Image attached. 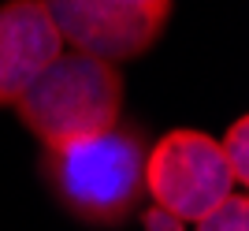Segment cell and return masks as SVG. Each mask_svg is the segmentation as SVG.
<instances>
[{
	"label": "cell",
	"instance_id": "cell-8",
	"mask_svg": "<svg viewBox=\"0 0 249 231\" xmlns=\"http://www.w3.org/2000/svg\"><path fill=\"white\" fill-rule=\"evenodd\" d=\"M138 216H142L145 231H186V224H182V220H175L171 212L156 209V205H145V209L138 212Z\"/></svg>",
	"mask_w": 249,
	"mask_h": 231
},
{
	"label": "cell",
	"instance_id": "cell-1",
	"mask_svg": "<svg viewBox=\"0 0 249 231\" xmlns=\"http://www.w3.org/2000/svg\"><path fill=\"white\" fill-rule=\"evenodd\" d=\"M149 131L119 119L112 131L67 149H41L37 172L45 190L67 216L89 228H126L145 209Z\"/></svg>",
	"mask_w": 249,
	"mask_h": 231
},
{
	"label": "cell",
	"instance_id": "cell-4",
	"mask_svg": "<svg viewBox=\"0 0 249 231\" xmlns=\"http://www.w3.org/2000/svg\"><path fill=\"white\" fill-rule=\"evenodd\" d=\"M63 45L126 63L164 38L175 0H45Z\"/></svg>",
	"mask_w": 249,
	"mask_h": 231
},
{
	"label": "cell",
	"instance_id": "cell-5",
	"mask_svg": "<svg viewBox=\"0 0 249 231\" xmlns=\"http://www.w3.org/2000/svg\"><path fill=\"white\" fill-rule=\"evenodd\" d=\"M60 30L45 0L0 4V108H11L63 53Z\"/></svg>",
	"mask_w": 249,
	"mask_h": 231
},
{
	"label": "cell",
	"instance_id": "cell-2",
	"mask_svg": "<svg viewBox=\"0 0 249 231\" xmlns=\"http://www.w3.org/2000/svg\"><path fill=\"white\" fill-rule=\"evenodd\" d=\"M123 86L119 63L63 49L11 108L41 149H67L112 131L123 119Z\"/></svg>",
	"mask_w": 249,
	"mask_h": 231
},
{
	"label": "cell",
	"instance_id": "cell-6",
	"mask_svg": "<svg viewBox=\"0 0 249 231\" xmlns=\"http://www.w3.org/2000/svg\"><path fill=\"white\" fill-rule=\"evenodd\" d=\"M194 228L197 231H249V198L246 194H227Z\"/></svg>",
	"mask_w": 249,
	"mask_h": 231
},
{
	"label": "cell",
	"instance_id": "cell-7",
	"mask_svg": "<svg viewBox=\"0 0 249 231\" xmlns=\"http://www.w3.org/2000/svg\"><path fill=\"white\" fill-rule=\"evenodd\" d=\"M219 149H223V157H227V168L234 175L238 187L249 183V119L238 116L234 123L227 127V135L219 138Z\"/></svg>",
	"mask_w": 249,
	"mask_h": 231
},
{
	"label": "cell",
	"instance_id": "cell-3",
	"mask_svg": "<svg viewBox=\"0 0 249 231\" xmlns=\"http://www.w3.org/2000/svg\"><path fill=\"white\" fill-rule=\"evenodd\" d=\"M227 194H234V175L219 149V138L194 127H175L149 142L145 198H153L156 209L171 212L182 224H197Z\"/></svg>",
	"mask_w": 249,
	"mask_h": 231
}]
</instances>
